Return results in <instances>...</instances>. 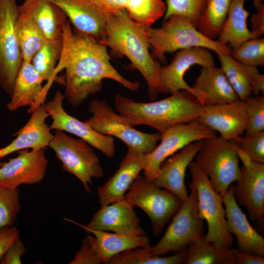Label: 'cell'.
<instances>
[{"mask_svg":"<svg viewBox=\"0 0 264 264\" xmlns=\"http://www.w3.org/2000/svg\"><path fill=\"white\" fill-rule=\"evenodd\" d=\"M203 141L192 142L165 160L154 180L155 184L172 192L182 201L186 200L189 196L184 182L186 171L201 148Z\"/></svg>","mask_w":264,"mask_h":264,"instance_id":"7402d4cb","label":"cell"},{"mask_svg":"<svg viewBox=\"0 0 264 264\" xmlns=\"http://www.w3.org/2000/svg\"><path fill=\"white\" fill-rule=\"evenodd\" d=\"M15 30L23 61L31 62L46 38L33 20L19 6Z\"/></svg>","mask_w":264,"mask_h":264,"instance_id":"4dcf8cb0","label":"cell"},{"mask_svg":"<svg viewBox=\"0 0 264 264\" xmlns=\"http://www.w3.org/2000/svg\"><path fill=\"white\" fill-rule=\"evenodd\" d=\"M145 154L137 150L128 148V151L116 172L97 188L101 206L124 198L125 194L134 182L145 164Z\"/></svg>","mask_w":264,"mask_h":264,"instance_id":"44dd1931","label":"cell"},{"mask_svg":"<svg viewBox=\"0 0 264 264\" xmlns=\"http://www.w3.org/2000/svg\"><path fill=\"white\" fill-rule=\"evenodd\" d=\"M197 119L220 133L222 138L234 139L245 131L247 126L244 102L238 99L229 103L204 105Z\"/></svg>","mask_w":264,"mask_h":264,"instance_id":"ac0fdd59","label":"cell"},{"mask_svg":"<svg viewBox=\"0 0 264 264\" xmlns=\"http://www.w3.org/2000/svg\"><path fill=\"white\" fill-rule=\"evenodd\" d=\"M49 116L44 104L36 108L28 122L16 133V138L0 149V160L16 152L31 149L39 150L49 147L53 134L46 121Z\"/></svg>","mask_w":264,"mask_h":264,"instance_id":"603a6c76","label":"cell"},{"mask_svg":"<svg viewBox=\"0 0 264 264\" xmlns=\"http://www.w3.org/2000/svg\"><path fill=\"white\" fill-rule=\"evenodd\" d=\"M183 201L165 233L158 242L151 247L152 252L163 256L169 252L178 253L188 248L196 236L204 234L203 220L198 209V199L195 189Z\"/></svg>","mask_w":264,"mask_h":264,"instance_id":"8fae6325","label":"cell"},{"mask_svg":"<svg viewBox=\"0 0 264 264\" xmlns=\"http://www.w3.org/2000/svg\"><path fill=\"white\" fill-rule=\"evenodd\" d=\"M44 79L34 68L31 62L23 61L15 80L11 99L7 105L10 111L29 107V113L44 104L48 91L43 86Z\"/></svg>","mask_w":264,"mask_h":264,"instance_id":"cb8c5ba5","label":"cell"},{"mask_svg":"<svg viewBox=\"0 0 264 264\" xmlns=\"http://www.w3.org/2000/svg\"><path fill=\"white\" fill-rule=\"evenodd\" d=\"M64 98V94L57 90L53 98L44 104L49 116L52 119L49 126L51 130H60L76 135L107 157H113L115 153L113 137L96 132L85 121L68 114L63 107Z\"/></svg>","mask_w":264,"mask_h":264,"instance_id":"4fadbf2b","label":"cell"},{"mask_svg":"<svg viewBox=\"0 0 264 264\" xmlns=\"http://www.w3.org/2000/svg\"><path fill=\"white\" fill-rule=\"evenodd\" d=\"M101 261L86 238L70 264H100Z\"/></svg>","mask_w":264,"mask_h":264,"instance_id":"60d3db41","label":"cell"},{"mask_svg":"<svg viewBox=\"0 0 264 264\" xmlns=\"http://www.w3.org/2000/svg\"><path fill=\"white\" fill-rule=\"evenodd\" d=\"M247 116L245 135H251L264 131V96H250L244 100Z\"/></svg>","mask_w":264,"mask_h":264,"instance_id":"f35d334b","label":"cell"},{"mask_svg":"<svg viewBox=\"0 0 264 264\" xmlns=\"http://www.w3.org/2000/svg\"><path fill=\"white\" fill-rule=\"evenodd\" d=\"M49 147L61 162L63 169L78 178L87 192L92 193L89 186L92 185V179L104 175L99 159L92 147L86 141L60 130H56Z\"/></svg>","mask_w":264,"mask_h":264,"instance_id":"52a82bcc","label":"cell"},{"mask_svg":"<svg viewBox=\"0 0 264 264\" xmlns=\"http://www.w3.org/2000/svg\"><path fill=\"white\" fill-rule=\"evenodd\" d=\"M107 49L97 39L76 32L67 20L55 72L57 74L65 70L64 95L73 107L82 105L90 95L100 92L105 79L114 80L132 92L139 90L138 82L127 79L112 66Z\"/></svg>","mask_w":264,"mask_h":264,"instance_id":"6da1fadb","label":"cell"},{"mask_svg":"<svg viewBox=\"0 0 264 264\" xmlns=\"http://www.w3.org/2000/svg\"><path fill=\"white\" fill-rule=\"evenodd\" d=\"M234 140L253 161L264 164V131L251 135H239Z\"/></svg>","mask_w":264,"mask_h":264,"instance_id":"ab89813d","label":"cell"},{"mask_svg":"<svg viewBox=\"0 0 264 264\" xmlns=\"http://www.w3.org/2000/svg\"><path fill=\"white\" fill-rule=\"evenodd\" d=\"M231 56L245 65L264 66V38L260 37L247 40L231 49Z\"/></svg>","mask_w":264,"mask_h":264,"instance_id":"d590c367","label":"cell"},{"mask_svg":"<svg viewBox=\"0 0 264 264\" xmlns=\"http://www.w3.org/2000/svg\"><path fill=\"white\" fill-rule=\"evenodd\" d=\"M253 4L256 8H257L258 7L261 6L263 3V0H252Z\"/></svg>","mask_w":264,"mask_h":264,"instance_id":"7dc6e473","label":"cell"},{"mask_svg":"<svg viewBox=\"0 0 264 264\" xmlns=\"http://www.w3.org/2000/svg\"><path fill=\"white\" fill-rule=\"evenodd\" d=\"M152 56L165 62V54L182 49L202 47L218 54H230L231 48L201 33L187 18L174 15L163 22L160 27H147Z\"/></svg>","mask_w":264,"mask_h":264,"instance_id":"277c9868","label":"cell"},{"mask_svg":"<svg viewBox=\"0 0 264 264\" xmlns=\"http://www.w3.org/2000/svg\"><path fill=\"white\" fill-rule=\"evenodd\" d=\"M18 14L16 0H0V87L10 97L23 62L15 30Z\"/></svg>","mask_w":264,"mask_h":264,"instance_id":"7c38bea8","label":"cell"},{"mask_svg":"<svg viewBox=\"0 0 264 264\" xmlns=\"http://www.w3.org/2000/svg\"><path fill=\"white\" fill-rule=\"evenodd\" d=\"M238 154L243 164L234 193L240 204L253 220L263 221L264 216V164L253 161L238 146Z\"/></svg>","mask_w":264,"mask_h":264,"instance_id":"5bb4252c","label":"cell"},{"mask_svg":"<svg viewBox=\"0 0 264 264\" xmlns=\"http://www.w3.org/2000/svg\"><path fill=\"white\" fill-rule=\"evenodd\" d=\"M133 207L124 198L101 206L85 226L91 229L118 234L145 235Z\"/></svg>","mask_w":264,"mask_h":264,"instance_id":"d6986e66","label":"cell"},{"mask_svg":"<svg viewBox=\"0 0 264 264\" xmlns=\"http://www.w3.org/2000/svg\"><path fill=\"white\" fill-rule=\"evenodd\" d=\"M206 0H166L163 22L174 15L185 17L197 25L206 5Z\"/></svg>","mask_w":264,"mask_h":264,"instance_id":"8d00e7d4","label":"cell"},{"mask_svg":"<svg viewBox=\"0 0 264 264\" xmlns=\"http://www.w3.org/2000/svg\"><path fill=\"white\" fill-rule=\"evenodd\" d=\"M193 87L204 96V105L229 103L239 99L222 69L215 65L201 67Z\"/></svg>","mask_w":264,"mask_h":264,"instance_id":"83f0119b","label":"cell"},{"mask_svg":"<svg viewBox=\"0 0 264 264\" xmlns=\"http://www.w3.org/2000/svg\"><path fill=\"white\" fill-rule=\"evenodd\" d=\"M245 0H232L217 41L231 49L243 42L257 38L247 24L249 12L244 7Z\"/></svg>","mask_w":264,"mask_h":264,"instance_id":"f546056e","label":"cell"},{"mask_svg":"<svg viewBox=\"0 0 264 264\" xmlns=\"http://www.w3.org/2000/svg\"><path fill=\"white\" fill-rule=\"evenodd\" d=\"M19 7L33 20L46 39L62 38L67 18L58 5L48 0H25Z\"/></svg>","mask_w":264,"mask_h":264,"instance_id":"4316f807","label":"cell"},{"mask_svg":"<svg viewBox=\"0 0 264 264\" xmlns=\"http://www.w3.org/2000/svg\"><path fill=\"white\" fill-rule=\"evenodd\" d=\"M21 210L19 189L0 186V229L12 226Z\"/></svg>","mask_w":264,"mask_h":264,"instance_id":"74e56055","label":"cell"},{"mask_svg":"<svg viewBox=\"0 0 264 264\" xmlns=\"http://www.w3.org/2000/svg\"><path fill=\"white\" fill-rule=\"evenodd\" d=\"M26 252L25 247L18 237L10 245L3 255L0 263L2 264H20L22 257Z\"/></svg>","mask_w":264,"mask_h":264,"instance_id":"b9f144b4","label":"cell"},{"mask_svg":"<svg viewBox=\"0 0 264 264\" xmlns=\"http://www.w3.org/2000/svg\"><path fill=\"white\" fill-rule=\"evenodd\" d=\"M48 0L61 8L76 32L99 41L105 37L107 22L112 15L94 0Z\"/></svg>","mask_w":264,"mask_h":264,"instance_id":"e0dca14e","label":"cell"},{"mask_svg":"<svg viewBox=\"0 0 264 264\" xmlns=\"http://www.w3.org/2000/svg\"><path fill=\"white\" fill-rule=\"evenodd\" d=\"M19 237V231L13 226H7L0 229V262L13 242Z\"/></svg>","mask_w":264,"mask_h":264,"instance_id":"7bdbcfd3","label":"cell"},{"mask_svg":"<svg viewBox=\"0 0 264 264\" xmlns=\"http://www.w3.org/2000/svg\"><path fill=\"white\" fill-rule=\"evenodd\" d=\"M147 27L132 20L126 10L110 16L105 37L99 42L111 49L116 55L125 56L146 81L151 100L159 93H167L160 77L162 66L149 51L151 46Z\"/></svg>","mask_w":264,"mask_h":264,"instance_id":"7a4b0ae2","label":"cell"},{"mask_svg":"<svg viewBox=\"0 0 264 264\" xmlns=\"http://www.w3.org/2000/svg\"><path fill=\"white\" fill-rule=\"evenodd\" d=\"M166 5L162 0H130L126 11L136 23L145 27L164 17Z\"/></svg>","mask_w":264,"mask_h":264,"instance_id":"e575fe53","label":"cell"},{"mask_svg":"<svg viewBox=\"0 0 264 264\" xmlns=\"http://www.w3.org/2000/svg\"><path fill=\"white\" fill-rule=\"evenodd\" d=\"M124 198L146 213L151 221L152 232L155 236L161 234L183 202L172 192L141 175L137 177Z\"/></svg>","mask_w":264,"mask_h":264,"instance_id":"9c48e42d","label":"cell"},{"mask_svg":"<svg viewBox=\"0 0 264 264\" xmlns=\"http://www.w3.org/2000/svg\"><path fill=\"white\" fill-rule=\"evenodd\" d=\"M151 245L130 249L112 257L108 264H185L188 248L169 256L153 254Z\"/></svg>","mask_w":264,"mask_h":264,"instance_id":"1f68e13d","label":"cell"},{"mask_svg":"<svg viewBox=\"0 0 264 264\" xmlns=\"http://www.w3.org/2000/svg\"><path fill=\"white\" fill-rule=\"evenodd\" d=\"M65 220L88 233L86 238L103 264H108L112 257L126 250L151 245L150 238L146 235H128L94 230L70 219Z\"/></svg>","mask_w":264,"mask_h":264,"instance_id":"d4e9b609","label":"cell"},{"mask_svg":"<svg viewBox=\"0 0 264 264\" xmlns=\"http://www.w3.org/2000/svg\"><path fill=\"white\" fill-rule=\"evenodd\" d=\"M195 158L215 191L221 197L240 177L238 145L234 139L226 140L220 136L204 139Z\"/></svg>","mask_w":264,"mask_h":264,"instance_id":"5b68a950","label":"cell"},{"mask_svg":"<svg viewBox=\"0 0 264 264\" xmlns=\"http://www.w3.org/2000/svg\"><path fill=\"white\" fill-rule=\"evenodd\" d=\"M256 12L251 17V30L256 38H260L264 34V5L256 8Z\"/></svg>","mask_w":264,"mask_h":264,"instance_id":"ee69618b","label":"cell"},{"mask_svg":"<svg viewBox=\"0 0 264 264\" xmlns=\"http://www.w3.org/2000/svg\"><path fill=\"white\" fill-rule=\"evenodd\" d=\"M62 46L63 37L58 39H46L31 61L35 70L44 81H47L45 86L48 90L56 78V67Z\"/></svg>","mask_w":264,"mask_h":264,"instance_id":"d6a6232c","label":"cell"},{"mask_svg":"<svg viewBox=\"0 0 264 264\" xmlns=\"http://www.w3.org/2000/svg\"><path fill=\"white\" fill-rule=\"evenodd\" d=\"M92 114L84 121L96 132L122 141L128 148L147 154L153 151L160 140V133H148L133 128L119 113L115 112L105 100L94 99L88 108Z\"/></svg>","mask_w":264,"mask_h":264,"instance_id":"8992f818","label":"cell"},{"mask_svg":"<svg viewBox=\"0 0 264 264\" xmlns=\"http://www.w3.org/2000/svg\"><path fill=\"white\" fill-rule=\"evenodd\" d=\"M186 264H238L237 249L219 245L207 239L204 234L190 242Z\"/></svg>","mask_w":264,"mask_h":264,"instance_id":"f1b7e54d","label":"cell"},{"mask_svg":"<svg viewBox=\"0 0 264 264\" xmlns=\"http://www.w3.org/2000/svg\"><path fill=\"white\" fill-rule=\"evenodd\" d=\"M110 14H118L126 10L130 0H94Z\"/></svg>","mask_w":264,"mask_h":264,"instance_id":"f6af8a7d","label":"cell"},{"mask_svg":"<svg viewBox=\"0 0 264 264\" xmlns=\"http://www.w3.org/2000/svg\"><path fill=\"white\" fill-rule=\"evenodd\" d=\"M220 68L225 74L239 99L244 100L252 96L264 93V75L257 67L243 64L230 54H218Z\"/></svg>","mask_w":264,"mask_h":264,"instance_id":"484cf974","label":"cell"},{"mask_svg":"<svg viewBox=\"0 0 264 264\" xmlns=\"http://www.w3.org/2000/svg\"><path fill=\"white\" fill-rule=\"evenodd\" d=\"M161 134L159 145L145 156L143 174L146 178L151 181H154L161 164L169 156L192 142L217 136L214 131L198 119L173 126Z\"/></svg>","mask_w":264,"mask_h":264,"instance_id":"30bf717a","label":"cell"},{"mask_svg":"<svg viewBox=\"0 0 264 264\" xmlns=\"http://www.w3.org/2000/svg\"><path fill=\"white\" fill-rule=\"evenodd\" d=\"M232 0H206L204 10L196 27L209 39L218 38Z\"/></svg>","mask_w":264,"mask_h":264,"instance_id":"836d02e7","label":"cell"},{"mask_svg":"<svg viewBox=\"0 0 264 264\" xmlns=\"http://www.w3.org/2000/svg\"><path fill=\"white\" fill-rule=\"evenodd\" d=\"M1 164H2V163L0 162V166H1Z\"/></svg>","mask_w":264,"mask_h":264,"instance_id":"c3c4849f","label":"cell"},{"mask_svg":"<svg viewBox=\"0 0 264 264\" xmlns=\"http://www.w3.org/2000/svg\"><path fill=\"white\" fill-rule=\"evenodd\" d=\"M236 258L238 264H264V257L244 253L237 250Z\"/></svg>","mask_w":264,"mask_h":264,"instance_id":"bcb514c9","label":"cell"},{"mask_svg":"<svg viewBox=\"0 0 264 264\" xmlns=\"http://www.w3.org/2000/svg\"><path fill=\"white\" fill-rule=\"evenodd\" d=\"M215 65L209 50L192 47L177 51L171 63L162 66L160 71L161 82L167 93L186 90L193 94L203 105L205 97L199 91L190 86L184 80L186 71L194 65L208 66Z\"/></svg>","mask_w":264,"mask_h":264,"instance_id":"9a60e30c","label":"cell"},{"mask_svg":"<svg viewBox=\"0 0 264 264\" xmlns=\"http://www.w3.org/2000/svg\"><path fill=\"white\" fill-rule=\"evenodd\" d=\"M164 99L141 103L120 94L115 96L117 111L132 127L147 125L160 134L168 128L197 119L203 105L193 94L181 90Z\"/></svg>","mask_w":264,"mask_h":264,"instance_id":"3957f363","label":"cell"},{"mask_svg":"<svg viewBox=\"0 0 264 264\" xmlns=\"http://www.w3.org/2000/svg\"><path fill=\"white\" fill-rule=\"evenodd\" d=\"M188 167L191 176L190 188L196 192L199 214L207 224L206 237L219 245L231 247L233 238L227 228L222 197L215 191L208 176L195 161Z\"/></svg>","mask_w":264,"mask_h":264,"instance_id":"ba28073f","label":"cell"},{"mask_svg":"<svg viewBox=\"0 0 264 264\" xmlns=\"http://www.w3.org/2000/svg\"><path fill=\"white\" fill-rule=\"evenodd\" d=\"M228 231L235 235L239 251L256 256H264V239L250 225L245 215L239 206L233 185L222 196Z\"/></svg>","mask_w":264,"mask_h":264,"instance_id":"ffe728a7","label":"cell"},{"mask_svg":"<svg viewBox=\"0 0 264 264\" xmlns=\"http://www.w3.org/2000/svg\"><path fill=\"white\" fill-rule=\"evenodd\" d=\"M48 163L45 149L20 151L16 157L0 166V186L16 189L22 184L40 183L45 176Z\"/></svg>","mask_w":264,"mask_h":264,"instance_id":"2e32d148","label":"cell"}]
</instances>
